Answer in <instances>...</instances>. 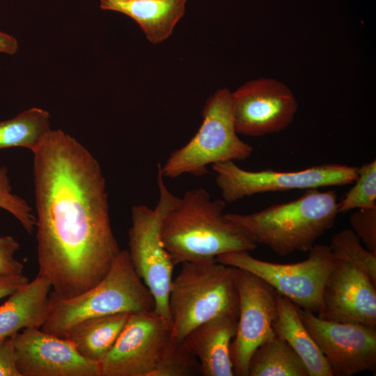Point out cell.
<instances>
[{"instance_id": "1", "label": "cell", "mask_w": 376, "mask_h": 376, "mask_svg": "<svg viewBox=\"0 0 376 376\" xmlns=\"http://www.w3.org/2000/svg\"><path fill=\"white\" fill-rule=\"evenodd\" d=\"M38 275L59 298L97 284L120 252L106 181L94 155L61 129L33 152Z\"/></svg>"}, {"instance_id": "2", "label": "cell", "mask_w": 376, "mask_h": 376, "mask_svg": "<svg viewBox=\"0 0 376 376\" xmlns=\"http://www.w3.org/2000/svg\"><path fill=\"white\" fill-rule=\"evenodd\" d=\"M226 203L212 200L203 188L176 197L164 212L160 234L175 265L216 260L218 256L252 251L256 242L224 213Z\"/></svg>"}, {"instance_id": "3", "label": "cell", "mask_w": 376, "mask_h": 376, "mask_svg": "<svg viewBox=\"0 0 376 376\" xmlns=\"http://www.w3.org/2000/svg\"><path fill=\"white\" fill-rule=\"evenodd\" d=\"M334 190L308 189L298 198L272 205L251 214L228 213L256 242L285 256L308 251L315 240L335 224L338 212Z\"/></svg>"}, {"instance_id": "4", "label": "cell", "mask_w": 376, "mask_h": 376, "mask_svg": "<svg viewBox=\"0 0 376 376\" xmlns=\"http://www.w3.org/2000/svg\"><path fill=\"white\" fill-rule=\"evenodd\" d=\"M154 299L135 272L127 250H121L106 276L88 290L70 298L49 294L41 329L63 338L78 322L93 317L154 310Z\"/></svg>"}, {"instance_id": "5", "label": "cell", "mask_w": 376, "mask_h": 376, "mask_svg": "<svg viewBox=\"0 0 376 376\" xmlns=\"http://www.w3.org/2000/svg\"><path fill=\"white\" fill-rule=\"evenodd\" d=\"M235 269L216 260L182 264L172 279L169 296L173 345L184 340L191 329L211 318L238 313Z\"/></svg>"}, {"instance_id": "6", "label": "cell", "mask_w": 376, "mask_h": 376, "mask_svg": "<svg viewBox=\"0 0 376 376\" xmlns=\"http://www.w3.org/2000/svg\"><path fill=\"white\" fill-rule=\"evenodd\" d=\"M203 122L196 134L182 147L173 151L158 167L164 178L183 174L201 177L208 166L227 161H245L253 148L236 132L231 108V91L218 90L206 102Z\"/></svg>"}, {"instance_id": "7", "label": "cell", "mask_w": 376, "mask_h": 376, "mask_svg": "<svg viewBox=\"0 0 376 376\" xmlns=\"http://www.w3.org/2000/svg\"><path fill=\"white\" fill-rule=\"evenodd\" d=\"M157 185L159 200L154 209L143 204L131 208L127 251L135 272L154 299V311L171 327L169 296L175 265L163 245L160 229L164 212L177 196L166 187L159 167Z\"/></svg>"}, {"instance_id": "8", "label": "cell", "mask_w": 376, "mask_h": 376, "mask_svg": "<svg viewBox=\"0 0 376 376\" xmlns=\"http://www.w3.org/2000/svg\"><path fill=\"white\" fill-rule=\"evenodd\" d=\"M308 251L306 260L290 264L261 260L246 251L224 253L215 260L256 275L296 306L316 314L335 259L329 245L315 244Z\"/></svg>"}, {"instance_id": "9", "label": "cell", "mask_w": 376, "mask_h": 376, "mask_svg": "<svg viewBox=\"0 0 376 376\" xmlns=\"http://www.w3.org/2000/svg\"><path fill=\"white\" fill-rule=\"evenodd\" d=\"M212 167L226 203L265 192L347 185L358 175L357 166L340 164H323L296 171H247L233 161L217 163Z\"/></svg>"}, {"instance_id": "10", "label": "cell", "mask_w": 376, "mask_h": 376, "mask_svg": "<svg viewBox=\"0 0 376 376\" xmlns=\"http://www.w3.org/2000/svg\"><path fill=\"white\" fill-rule=\"evenodd\" d=\"M170 324L154 310L132 313L108 353L100 376H151L172 347Z\"/></svg>"}, {"instance_id": "11", "label": "cell", "mask_w": 376, "mask_h": 376, "mask_svg": "<svg viewBox=\"0 0 376 376\" xmlns=\"http://www.w3.org/2000/svg\"><path fill=\"white\" fill-rule=\"evenodd\" d=\"M235 284L239 310L230 357L234 375L248 376L251 354L274 332L272 323L277 313L276 292L256 275L238 268L235 269Z\"/></svg>"}, {"instance_id": "12", "label": "cell", "mask_w": 376, "mask_h": 376, "mask_svg": "<svg viewBox=\"0 0 376 376\" xmlns=\"http://www.w3.org/2000/svg\"><path fill=\"white\" fill-rule=\"evenodd\" d=\"M231 108L238 134L261 136L288 127L298 104L285 84L263 77L249 81L231 92Z\"/></svg>"}, {"instance_id": "13", "label": "cell", "mask_w": 376, "mask_h": 376, "mask_svg": "<svg viewBox=\"0 0 376 376\" xmlns=\"http://www.w3.org/2000/svg\"><path fill=\"white\" fill-rule=\"evenodd\" d=\"M295 306L303 324L325 357L333 376H352L363 371H375L376 328L324 320Z\"/></svg>"}, {"instance_id": "14", "label": "cell", "mask_w": 376, "mask_h": 376, "mask_svg": "<svg viewBox=\"0 0 376 376\" xmlns=\"http://www.w3.org/2000/svg\"><path fill=\"white\" fill-rule=\"evenodd\" d=\"M21 376H100L98 362L81 356L69 340L29 327L15 334Z\"/></svg>"}, {"instance_id": "15", "label": "cell", "mask_w": 376, "mask_h": 376, "mask_svg": "<svg viewBox=\"0 0 376 376\" xmlns=\"http://www.w3.org/2000/svg\"><path fill=\"white\" fill-rule=\"evenodd\" d=\"M316 314L327 320L376 328V285L352 264L335 260Z\"/></svg>"}, {"instance_id": "16", "label": "cell", "mask_w": 376, "mask_h": 376, "mask_svg": "<svg viewBox=\"0 0 376 376\" xmlns=\"http://www.w3.org/2000/svg\"><path fill=\"white\" fill-rule=\"evenodd\" d=\"M237 318L235 313L219 315L194 327L185 338L200 363L202 375H235L230 348Z\"/></svg>"}, {"instance_id": "17", "label": "cell", "mask_w": 376, "mask_h": 376, "mask_svg": "<svg viewBox=\"0 0 376 376\" xmlns=\"http://www.w3.org/2000/svg\"><path fill=\"white\" fill-rule=\"evenodd\" d=\"M51 290L50 283L37 275L9 295L0 306V338L26 328H41L49 313Z\"/></svg>"}, {"instance_id": "18", "label": "cell", "mask_w": 376, "mask_h": 376, "mask_svg": "<svg viewBox=\"0 0 376 376\" xmlns=\"http://www.w3.org/2000/svg\"><path fill=\"white\" fill-rule=\"evenodd\" d=\"M187 0H100V8L134 19L147 39L157 44L167 39L185 11Z\"/></svg>"}, {"instance_id": "19", "label": "cell", "mask_w": 376, "mask_h": 376, "mask_svg": "<svg viewBox=\"0 0 376 376\" xmlns=\"http://www.w3.org/2000/svg\"><path fill=\"white\" fill-rule=\"evenodd\" d=\"M276 301L277 313L272 323L273 329L298 354L308 376H333L325 357L299 318L295 305L277 292Z\"/></svg>"}, {"instance_id": "20", "label": "cell", "mask_w": 376, "mask_h": 376, "mask_svg": "<svg viewBox=\"0 0 376 376\" xmlns=\"http://www.w3.org/2000/svg\"><path fill=\"white\" fill-rule=\"evenodd\" d=\"M130 313H118L84 320L72 326L63 338L72 342L86 359L100 362L111 349Z\"/></svg>"}, {"instance_id": "21", "label": "cell", "mask_w": 376, "mask_h": 376, "mask_svg": "<svg viewBox=\"0 0 376 376\" xmlns=\"http://www.w3.org/2000/svg\"><path fill=\"white\" fill-rule=\"evenodd\" d=\"M248 376H308L306 366L275 331L253 352Z\"/></svg>"}, {"instance_id": "22", "label": "cell", "mask_w": 376, "mask_h": 376, "mask_svg": "<svg viewBox=\"0 0 376 376\" xmlns=\"http://www.w3.org/2000/svg\"><path fill=\"white\" fill-rule=\"evenodd\" d=\"M49 113L38 107L0 121V150L21 147L33 152L51 130Z\"/></svg>"}, {"instance_id": "23", "label": "cell", "mask_w": 376, "mask_h": 376, "mask_svg": "<svg viewBox=\"0 0 376 376\" xmlns=\"http://www.w3.org/2000/svg\"><path fill=\"white\" fill-rule=\"evenodd\" d=\"M329 246L335 260L352 264L376 285V252L363 247L351 228L343 229L334 235Z\"/></svg>"}, {"instance_id": "24", "label": "cell", "mask_w": 376, "mask_h": 376, "mask_svg": "<svg viewBox=\"0 0 376 376\" xmlns=\"http://www.w3.org/2000/svg\"><path fill=\"white\" fill-rule=\"evenodd\" d=\"M354 185L344 198L338 202V212L343 213L360 208L376 207V161L358 167Z\"/></svg>"}, {"instance_id": "25", "label": "cell", "mask_w": 376, "mask_h": 376, "mask_svg": "<svg viewBox=\"0 0 376 376\" xmlns=\"http://www.w3.org/2000/svg\"><path fill=\"white\" fill-rule=\"evenodd\" d=\"M201 375L200 363L185 340L173 345L151 376Z\"/></svg>"}, {"instance_id": "26", "label": "cell", "mask_w": 376, "mask_h": 376, "mask_svg": "<svg viewBox=\"0 0 376 376\" xmlns=\"http://www.w3.org/2000/svg\"><path fill=\"white\" fill-rule=\"evenodd\" d=\"M0 208L12 214L27 233H33L36 226V215L33 209L25 199L13 191L8 170L1 165Z\"/></svg>"}, {"instance_id": "27", "label": "cell", "mask_w": 376, "mask_h": 376, "mask_svg": "<svg viewBox=\"0 0 376 376\" xmlns=\"http://www.w3.org/2000/svg\"><path fill=\"white\" fill-rule=\"evenodd\" d=\"M350 224L367 249L376 252V207L357 209L350 217Z\"/></svg>"}, {"instance_id": "28", "label": "cell", "mask_w": 376, "mask_h": 376, "mask_svg": "<svg viewBox=\"0 0 376 376\" xmlns=\"http://www.w3.org/2000/svg\"><path fill=\"white\" fill-rule=\"evenodd\" d=\"M19 243L12 236H0V276L22 274L23 264L15 258Z\"/></svg>"}, {"instance_id": "29", "label": "cell", "mask_w": 376, "mask_h": 376, "mask_svg": "<svg viewBox=\"0 0 376 376\" xmlns=\"http://www.w3.org/2000/svg\"><path fill=\"white\" fill-rule=\"evenodd\" d=\"M14 337L0 338V376H21L17 367Z\"/></svg>"}, {"instance_id": "30", "label": "cell", "mask_w": 376, "mask_h": 376, "mask_svg": "<svg viewBox=\"0 0 376 376\" xmlns=\"http://www.w3.org/2000/svg\"><path fill=\"white\" fill-rule=\"evenodd\" d=\"M29 281L28 277L23 274L0 276V299L10 295Z\"/></svg>"}, {"instance_id": "31", "label": "cell", "mask_w": 376, "mask_h": 376, "mask_svg": "<svg viewBox=\"0 0 376 376\" xmlns=\"http://www.w3.org/2000/svg\"><path fill=\"white\" fill-rule=\"evenodd\" d=\"M18 47V42L14 36L0 31V53L14 54Z\"/></svg>"}]
</instances>
